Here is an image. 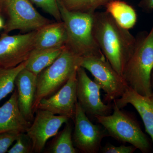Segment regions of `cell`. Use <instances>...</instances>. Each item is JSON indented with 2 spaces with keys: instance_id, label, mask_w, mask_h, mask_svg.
Returning <instances> with one entry per match:
<instances>
[{
  "instance_id": "7402d4cb",
  "label": "cell",
  "mask_w": 153,
  "mask_h": 153,
  "mask_svg": "<svg viewBox=\"0 0 153 153\" xmlns=\"http://www.w3.org/2000/svg\"><path fill=\"white\" fill-rule=\"evenodd\" d=\"M8 153H33V143L26 133H21Z\"/></svg>"
},
{
  "instance_id": "ac0fdd59",
  "label": "cell",
  "mask_w": 153,
  "mask_h": 153,
  "mask_svg": "<svg viewBox=\"0 0 153 153\" xmlns=\"http://www.w3.org/2000/svg\"><path fill=\"white\" fill-rule=\"evenodd\" d=\"M65 47L64 46L40 51L33 50L27 60L25 68L38 76L57 59Z\"/></svg>"
},
{
  "instance_id": "cb8c5ba5",
  "label": "cell",
  "mask_w": 153,
  "mask_h": 153,
  "mask_svg": "<svg viewBox=\"0 0 153 153\" xmlns=\"http://www.w3.org/2000/svg\"><path fill=\"white\" fill-rule=\"evenodd\" d=\"M21 133L17 131L0 133V153H7Z\"/></svg>"
},
{
  "instance_id": "2e32d148",
  "label": "cell",
  "mask_w": 153,
  "mask_h": 153,
  "mask_svg": "<svg viewBox=\"0 0 153 153\" xmlns=\"http://www.w3.org/2000/svg\"><path fill=\"white\" fill-rule=\"evenodd\" d=\"M67 35L63 22H53L37 30L34 51H40L66 45Z\"/></svg>"
},
{
  "instance_id": "8992f818",
  "label": "cell",
  "mask_w": 153,
  "mask_h": 153,
  "mask_svg": "<svg viewBox=\"0 0 153 153\" xmlns=\"http://www.w3.org/2000/svg\"><path fill=\"white\" fill-rule=\"evenodd\" d=\"M3 13L7 17L4 33L16 30L29 33L53 22L39 13L29 0H3Z\"/></svg>"
},
{
  "instance_id": "9c48e42d",
  "label": "cell",
  "mask_w": 153,
  "mask_h": 153,
  "mask_svg": "<svg viewBox=\"0 0 153 153\" xmlns=\"http://www.w3.org/2000/svg\"><path fill=\"white\" fill-rule=\"evenodd\" d=\"M37 31L0 36V67H16L27 61L34 48Z\"/></svg>"
},
{
  "instance_id": "9a60e30c",
  "label": "cell",
  "mask_w": 153,
  "mask_h": 153,
  "mask_svg": "<svg viewBox=\"0 0 153 153\" xmlns=\"http://www.w3.org/2000/svg\"><path fill=\"white\" fill-rule=\"evenodd\" d=\"M31 124L20 111L16 89L8 100L0 107V133L13 131L26 133Z\"/></svg>"
},
{
  "instance_id": "30bf717a",
  "label": "cell",
  "mask_w": 153,
  "mask_h": 153,
  "mask_svg": "<svg viewBox=\"0 0 153 153\" xmlns=\"http://www.w3.org/2000/svg\"><path fill=\"white\" fill-rule=\"evenodd\" d=\"M101 87L88 76L85 69L79 67L76 71V96L77 102L87 115L110 114L113 105L105 104L100 97Z\"/></svg>"
},
{
  "instance_id": "3957f363",
  "label": "cell",
  "mask_w": 153,
  "mask_h": 153,
  "mask_svg": "<svg viewBox=\"0 0 153 153\" xmlns=\"http://www.w3.org/2000/svg\"><path fill=\"white\" fill-rule=\"evenodd\" d=\"M57 4L62 21L66 28V47L81 57H105L94 36V13L69 10L61 0H57Z\"/></svg>"
},
{
  "instance_id": "484cf974",
  "label": "cell",
  "mask_w": 153,
  "mask_h": 153,
  "mask_svg": "<svg viewBox=\"0 0 153 153\" xmlns=\"http://www.w3.org/2000/svg\"><path fill=\"white\" fill-rule=\"evenodd\" d=\"M139 6L146 13H150L153 10V0H141Z\"/></svg>"
},
{
  "instance_id": "d4e9b609",
  "label": "cell",
  "mask_w": 153,
  "mask_h": 153,
  "mask_svg": "<svg viewBox=\"0 0 153 153\" xmlns=\"http://www.w3.org/2000/svg\"><path fill=\"white\" fill-rule=\"evenodd\" d=\"M137 149L132 145L130 146L122 145L120 146H115L108 143L101 148V151L103 153H133Z\"/></svg>"
},
{
  "instance_id": "5bb4252c",
  "label": "cell",
  "mask_w": 153,
  "mask_h": 153,
  "mask_svg": "<svg viewBox=\"0 0 153 153\" xmlns=\"http://www.w3.org/2000/svg\"><path fill=\"white\" fill-rule=\"evenodd\" d=\"M120 108L131 104L140 116L146 131L153 142V94L146 96L140 94L128 87L123 95L113 101Z\"/></svg>"
},
{
  "instance_id": "603a6c76",
  "label": "cell",
  "mask_w": 153,
  "mask_h": 153,
  "mask_svg": "<svg viewBox=\"0 0 153 153\" xmlns=\"http://www.w3.org/2000/svg\"><path fill=\"white\" fill-rule=\"evenodd\" d=\"M45 12L51 15L56 22H61V16L57 4V0H31Z\"/></svg>"
},
{
  "instance_id": "4fadbf2b",
  "label": "cell",
  "mask_w": 153,
  "mask_h": 153,
  "mask_svg": "<svg viewBox=\"0 0 153 153\" xmlns=\"http://www.w3.org/2000/svg\"><path fill=\"white\" fill-rule=\"evenodd\" d=\"M37 76L25 67L19 72L15 81L19 109L25 118L32 123L35 117L33 107L37 89Z\"/></svg>"
},
{
  "instance_id": "7a4b0ae2",
  "label": "cell",
  "mask_w": 153,
  "mask_h": 153,
  "mask_svg": "<svg viewBox=\"0 0 153 153\" xmlns=\"http://www.w3.org/2000/svg\"><path fill=\"white\" fill-rule=\"evenodd\" d=\"M153 70V25L149 33L140 32L122 76L129 87L140 94L153 95L151 76Z\"/></svg>"
},
{
  "instance_id": "ffe728a7",
  "label": "cell",
  "mask_w": 153,
  "mask_h": 153,
  "mask_svg": "<svg viewBox=\"0 0 153 153\" xmlns=\"http://www.w3.org/2000/svg\"><path fill=\"white\" fill-rule=\"evenodd\" d=\"M27 61L13 68L0 67V101L13 92L16 77L20 71L26 67Z\"/></svg>"
},
{
  "instance_id": "d6986e66",
  "label": "cell",
  "mask_w": 153,
  "mask_h": 153,
  "mask_svg": "<svg viewBox=\"0 0 153 153\" xmlns=\"http://www.w3.org/2000/svg\"><path fill=\"white\" fill-rule=\"evenodd\" d=\"M48 146L47 153H76V151L72 140V127L69 123H66L61 131L58 132Z\"/></svg>"
},
{
  "instance_id": "277c9868",
  "label": "cell",
  "mask_w": 153,
  "mask_h": 153,
  "mask_svg": "<svg viewBox=\"0 0 153 153\" xmlns=\"http://www.w3.org/2000/svg\"><path fill=\"white\" fill-rule=\"evenodd\" d=\"M82 57L71 52L65 46L57 59L41 71L37 79V89L33 111L36 112L42 99L56 93L80 67Z\"/></svg>"
},
{
  "instance_id": "6da1fadb",
  "label": "cell",
  "mask_w": 153,
  "mask_h": 153,
  "mask_svg": "<svg viewBox=\"0 0 153 153\" xmlns=\"http://www.w3.org/2000/svg\"><path fill=\"white\" fill-rule=\"evenodd\" d=\"M93 34L102 54L115 70L122 76L133 51L136 37L122 27L106 11L93 13Z\"/></svg>"
},
{
  "instance_id": "4316f807",
  "label": "cell",
  "mask_w": 153,
  "mask_h": 153,
  "mask_svg": "<svg viewBox=\"0 0 153 153\" xmlns=\"http://www.w3.org/2000/svg\"><path fill=\"white\" fill-rule=\"evenodd\" d=\"M4 24L5 23H4L2 18L1 15H0V30L4 28Z\"/></svg>"
},
{
  "instance_id": "e0dca14e",
  "label": "cell",
  "mask_w": 153,
  "mask_h": 153,
  "mask_svg": "<svg viewBox=\"0 0 153 153\" xmlns=\"http://www.w3.org/2000/svg\"><path fill=\"white\" fill-rule=\"evenodd\" d=\"M106 12L122 27L129 30L137 22L134 9L127 3L120 0H112L105 6Z\"/></svg>"
},
{
  "instance_id": "44dd1931",
  "label": "cell",
  "mask_w": 153,
  "mask_h": 153,
  "mask_svg": "<svg viewBox=\"0 0 153 153\" xmlns=\"http://www.w3.org/2000/svg\"><path fill=\"white\" fill-rule=\"evenodd\" d=\"M65 7L70 11L93 13L102 6L112 0H61Z\"/></svg>"
},
{
  "instance_id": "83f0119b",
  "label": "cell",
  "mask_w": 153,
  "mask_h": 153,
  "mask_svg": "<svg viewBox=\"0 0 153 153\" xmlns=\"http://www.w3.org/2000/svg\"><path fill=\"white\" fill-rule=\"evenodd\" d=\"M3 0H0V15L3 14Z\"/></svg>"
},
{
  "instance_id": "5b68a950",
  "label": "cell",
  "mask_w": 153,
  "mask_h": 153,
  "mask_svg": "<svg viewBox=\"0 0 153 153\" xmlns=\"http://www.w3.org/2000/svg\"><path fill=\"white\" fill-rule=\"evenodd\" d=\"M113 102L112 114L94 117L105 128L109 136L122 142L129 143L143 153L147 152L150 148V143L137 122Z\"/></svg>"
},
{
  "instance_id": "f1b7e54d",
  "label": "cell",
  "mask_w": 153,
  "mask_h": 153,
  "mask_svg": "<svg viewBox=\"0 0 153 153\" xmlns=\"http://www.w3.org/2000/svg\"><path fill=\"white\" fill-rule=\"evenodd\" d=\"M151 82H152V88L153 94V70L152 72V76H151Z\"/></svg>"
},
{
  "instance_id": "7c38bea8",
  "label": "cell",
  "mask_w": 153,
  "mask_h": 153,
  "mask_svg": "<svg viewBox=\"0 0 153 153\" xmlns=\"http://www.w3.org/2000/svg\"><path fill=\"white\" fill-rule=\"evenodd\" d=\"M77 102L76 71L56 93L42 99L37 109L48 111L53 114L64 116L73 120Z\"/></svg>"
},
{
  "instance_id": "ba28073f",
  "label": "cell",
  "mask_w": 153,
  "mask_h": 153,
  "mask_svg": "<svg viewBox=\"0 0 153 153\" xmlns=\"http://www.w3.org/2000/svg\"><path fill=\"white\" fill-rule=\"evenodd\" d=\"M72 140L74 147L84 153H96L103 138L109 136L105 128L92 123L77 102L74 119Z\"/></svg>"
},
{
  "instance_id": "8fae6325",
  "label": "cell",
  "mask_w": 153,
  "mask_h": 153,
  "mask_svg": "<svg viewBox=\"0 0 153 153\" xmlns=\"http://www.w3.org/2000/svg\"><path fill=\"white\" fill-rule=\"evenodd\" d=\"M35 113L34 120L26 133L33 143V153H40L48 140L55 136L63 124L70 119L45 110L38 109Z\"/></svg>"
},
{
  "instance_id": "52a82bcc",
  "label": "cell",
  "mask_w": 153,
  "mask_h": 153,
  "mask_svg": "<svg viewBox=\"0 0 153 153\" xmlns=\"http://www.w3.org/2000/svg\"><path fill=\"white\" fill-rule=\"evenodd\" d=\"M80 66L93 75L94 81L105 92L104 101L106 102L120 97L129 87L123 76L115 70L105 57H82Z\"/></svg>"
}]
</instances>
